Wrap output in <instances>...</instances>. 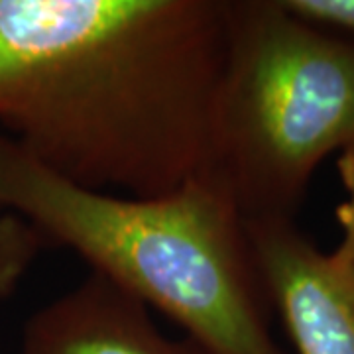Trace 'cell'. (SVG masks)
I'll return each instance as SVG.
<instances>
[{"label":"cell","instance_id":"cell-1","mask_svg":"<svg viewBox=\"0 0 354 354\" xmlns=\"http://www.w3.org/2000/svg\"><path fill=\"white\" fill-rule=\"evenodd\" d=\"M227 0H0V132L79 187L160 197L209 165Z\"/></svg>","mask_w":354,"mask_h":354},{"label":"cell","instance_id":"cell-2","mask_svg":"<svg viewBox=\"0 0 354 354\" xmlns=\"http://www.w3.org/2000/svg\"><path fill=\"white\" fill-rule=\"evenodd\" d=\"M0 201L211 354H288L248 223L211 176L160 197L85 189L0 132Z\"/></svg>","mask_w":354,"mask_h":354},{"label":"cell","instance_id":"cell-3","mask_svg":"<svg viewBox=\"0 0 354 354\" xmlns=\"http://www.w3.org/2000/svg\"><path fill=\"white\" fill-rule=\"evenodd\" d=\"M207 176L246 223L295 221L311 176L354 140V39L279 0H227Z\"/></svg>","mask_w":354,"mask_h":354},{"label":"cell","instance_id":"cell-4","mask_svg":"<svg viewBox=\"0 0 354 354\" xmlns=\"http://www.w3.org/2000/svg\"><path fill=\"white\" fill-rule=\"evenodd\" d=\"M266 290L297 354H354V264L323 254L295 221L248 223Z\"/></svg>","mask_w":354,"mask_h":354},{"label":"cell","instance_id":"cell-5","mask_svg":"<svg viewBox=\"0 0 354 354\" xmlns=\"http://www.w3.org/2000/svg\"><path fill=\"white\" fill-rule=\"evenodd\" d=\"M20 354H211L171 339L150 309L95 272L26 321Z\"/></svg>","mask_w":354,"mask_h":354},{"label":"cell","instance_id":"cell-6","mask_svg":"<svg viewBox=\"0 0 354 354\" xmlns=\"http://www.w3.org/2000/svg\"><path fill=\"white\" fill-rule=\"evenodd\" d=\"M44 246L38 230L0 201V304L16 291Z\"/></svg>","mask_w":354,"mask_h":354},{"label":"cell","instance_id":"cell-7","mask_svg":"<svg viewBox=\"0 0 354 354\" xmlns=\"http://www.w3.org/2000/svg\"><path fill=\"white\" fill-rule=\"evenodd\" d=\"M281 6L304 20L337 36L354 39V0H279Z\"/></svg>","mask_w":354,"mask_h":354},{"label":"cell","instance_id":"cell-8","mask_svg":"<svg viewBox=\"0 0 354 354\" xmlns=\"http://www.w3.org/2000/svg\"><path fill=\"white\" fill-rule=\"evenodd\" d=\"M337 169L348 197L337 207V221L342 228V239L335 252L330 254L344 264H354V140L341 150Z\"/></svg>","mask_w":354,"mask_h":354}]
</instances>
